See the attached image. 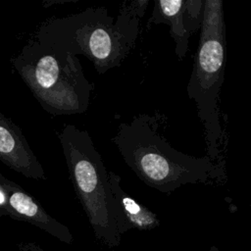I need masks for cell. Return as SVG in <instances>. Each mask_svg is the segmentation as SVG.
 Segmentation results:
<instances>
[{"mask_svg": "<svg viewBox=\"0 0 251 251\" xmlns=\"http://www.w3.org/2000/svg\"><path fill=\"white\" fill-rule=\"evenodd\" d=\"M156 114H142L122 123L111 138L126 164L148 186L171 193L184 184L210 183L226 179L223 160L183 154L171 146L160 132Z\"/></svg>", "mask_w": 251, "mask_h": 251, "instance_id": "cell-1", "label": "cell"}, {"mask_svg": "<svg viewBox=\"0 0 251 251\" xmlns=\"http://www.w3.org/2000/svg\"><path fill=\"white\" fill-rule=\"evenodd\" d=\"M148 0L124 2L116 22L105 7H90L77 14L56 18L39 30V43L74 56L82 55L100 75L121 66L134 48L139 19Z\"/></svg>", "mask_w": 251, "mask_h": 251, "instance_id": "cell-2", "label": "cell"}, {"mask_svg": "<svg viewBox=\"0 0 251 251\" xmlns=\"http://www.w3.org/2000/svg\"><path fill=\"white\" fill-rule=\"evenodd\" d=\"M200 26L199 44L187 83V95L194 100L198 117L204 127L206 156L218 162L222 160L221 145L223 143L218 103L226 59L223 1H203Z\"/></svg>", "mask_w": 251, "mask_h": 251, "instance_id": "cell-3", "label": "cell"}, {"mask_svg": "<svg viewBox=\"0 0 251 251\" xmlns=\"http://www.w3.org/2000/svg\"><path fill=\"white\" fill-rule=\"evenodd\" d=\"M58 136L70 178L95 237L110 248L117 247L121 235L108 172L89 133L75 125H66Z\"/></svg>", "mask_w": 251, "mask_h": 251, "instance_id": "cell-4", "label": "cell"}, {"mask_svg": "<svg viewBox=\"0 0 251 251\" xmlns=\"http://www.w3.org/2000/svg\"><path fill=\"white\" fill-rule=\"evenodd\" d=\"M19 72L42 107L53 115L86 112L94 86L76 56L31 43L24 51Z\"/></svg>", "mask_w": 251, "mask_h": 251, "instance_id": "cell-5", "label": "cell"}, {"mask_svg": "<svg viewBox=\"0 0 251 251\" xmlns=\"http://www.w3.org/2000/svg\"><path fill=\"white\" fill-rule=\"evenodd\" d=\"M0 161L32 179H46L44 170L21 129L0 113Z\"/></svg>", "mask_w": 251, "mask_h": 251, "instance_id": "cell-6", "label": "cell"}, {"mask_svg": "<svg viewBox=\"0 0 251 251\" xmlns=\"http://www.w3.org/2000/svg\"><path fill=\"white\" fill-rule=\"evenodd\" d=\"M108 177L115 206V220L119 234H123L132 228L148 230L157 227L160 221L155 213L137 202L121 187V176L109 172Z\"/></svg>", "mask_w": 251, "mask_h": 251, "instance_id": "cell-7", "label": "cell"}, {"mask_svg": "<svg viewBox=\"0 0 251 251\" xmlns=\"http://www.w3.org/2000/svg\"><path fill=\"white\" fill-rule=\"evenodd\" d=\"M0 183L6 191L7 203L12 211L47 229L60 240L68 244L72 243L73 235L70 229L63 224L51 218L29 194L18 184L6 178L1 172Z\"/></svg>", "mask_w": 251, "mask_h": 251, "instance_id": "cell-8", "label": "cell"}, {"mask_svg": "<svg viewBox=\"0 0 251 251\" xmlns=\"http://www.w3.org/2000/svg\"><path fill=\"white\" fill-rule=\"evenodd\" d=\"M185 9V0H155L151 18L148 20V25L166 24L170 26V34L176 42V54L179 59L187 52L190 36L183 19Z\"/></svg>", "mask_w": 251, "mask_h": 251, "instance_id": "cell-9", "label": "cell"}, {"mask_svg": "<svg viewBox=\"0 0 251 251\" xmlns=\"http://www.w3.org/2000/svg\"><path fill=\"white\" fill-rule=\"evenodd\" d=\"M6 203H7V194L3 185L0 183V206H4Z\"/></svg>", "mask_w": 251, "mask_h": 251, "instance_id": "cell-10", "label": "cell"}, {"mask_svg": "<svg viewBox=\"0 0 251 251\" xmlns=\"http://www.w3.org/2000/svg\"><path fill=\"white\" fill-rule=\"evenodd\" d=\"M209 251H221V250H219L216 246H211V248H210Z\"/></svg>", "mask_w": 251, "mask_h": 251, "instance_id": "cell-11", "label": "cell"}]
</instances>
